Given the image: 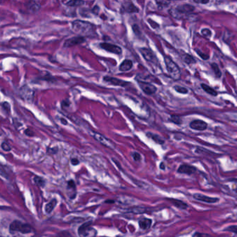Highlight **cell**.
<instances>
[{"mask_svg":"<svg viewBox=\"0 0 237 237\" xmlns=\"http://www.w3.org/2000/svg\"><path fill=\"white\" fill-rule=\"evenodd\" d=\"M152 224V220L149 219H141L139 221L140 227L142 230H148L151 227Z\"/></svg>","mask_w":237,"mask_h":237,"instance_id":"obj_20","label":"cell"},{"mask_svg":"<svg viewBox=\"0 0 237 237\" xmlns=\"http://www.w3.org/2000/svg\"><path fill=\"white\" fill-rule=\"evenodd\" d=\"M195 51H196V52L197 53L198 55V56H200V58H201V59H203V60H207V59L209 58V56L208 55H207V54L203 53L202 51H201L200 50H196Z\"/></svg>","mask_w":237,"mask_h":237,"instance_id":"obj_33","label":"cell"},{"mask_svg":"<svg viewBox=\"0 0 237 237\" xmlns=\"http://www.w3.org/2000/svg\"><path fill=\"white\" fill-rule=\"evenodd\" d=\"M34 181L35 182V184L37 185V186H40V187H44L45 185V181L42 178L38 176H35L34 178Z\"/></svg>","mask_w":237,"mask_h":237,"instance_id":"obj_27","label":"cell"},{"mask_svg":"<svg viewBox=\"0 0 237 237\" xmlns=\"http://www.w3.org/2000/svg\"><path fill=\"white\" fill-rule=\"evenodd\" d=\"M132 28V31L135 33V34L136 35L141 34V31L140 30V28H139V27L137 26V24H133Z\"/></svg>","mask_w":237,"mask_h":237,"instance_id":"obj_36","label":"cell"},{"mask_svg":"<svg viewBox=\"0 0 237 237\" xmlns=\"http://www.w3.org/2000/svg\"><path fill=\"white\" fill-rule=\"evenodd\" d=\"M70 101L69 100H65L62 102L61 103V106L62 108H65V107H69L70 105Z\"/></svg>","mask_w":237,"mask_h":237,"instance_id":"obj_39","label":"cell"},{"mask_svg":"<svg viewBox=\"0 0 237 237\" xmlns=\"http://www.w3.org/2000/svg\"><path fill=\"white\" fill-rule=\"evenodd\" d=\"M169 121L176 125H181L182 123V120L180 116L177 115H171Z\"/></svg>","mask_w":237,"mask_h":237,"instance_id":"obj_28","label":"cell"},{"mask_svg":"<svg viewBox=\"0 0 237 237\" xmlns=\"http://www.w3.org/2000/svg\"><path fill=\"white\" fill-rule=\"evenodd\" d=\"M61 123L64 125H67L68 124L67 121L65 118H61Z\"/></svg>","mask_w":237,"mask_h":237,"instance_id":"obj_46","label":"cell"},{"mask_svg":"<svg viewBox=\"0 0 237 237\" xmlns=\"http://www.w3.org/2000/svg\"><path fill=\"white\" fill-rule=\"evenodd\" d=\"M99 11H100V8L99 6H98V5H96V6H95L93 9H92V13H94V14H95V15L99 14Z\"/></svg>","mask_w":237,"mask_h":237,"instance_id":"obj_40","label":"cell"},{"mask_svg":"<svg viewBox=\"0 0 237 237\" xmlns=\"http://www.w3.org/2000/svg\"><path fill=\"white\" fill-rule=\"evenodd\" d=\"M137 82L139 86H140V88L141 89V91L146 95H151L155 94V92H157V89L156 86H154L153 84L148 82H145V81H138Z\"/></svg>","mask_w":237,"mask_h":237,"instance_id":"obj_8","label":"cell"},{"mask_svg":"<svg viewBox=\"0 0 237 237\" xmlns=\"http://www.w3.org/2000/svg\"><path fill=\"white\" fill-rule=\"evenodd\" d=\"M173 88L176 92H178L179 93H181V94H187L188 92H189V91H188V89L187 88H185V87H183V86H175L173 87Z\"/></svg>","mask_w":237,"mask_h":237,"instance_id":"obj_29","label":"cell"},{"mask_svg":"<svg viewBox=\"0 0 237 237\" xmlns=\"http://www.w3.org/2000/svg\"><path fill=\"white\" fill-rule=\"evenodd\" d=\"M225 230L227 231H231V232L237 234V225H231L230 227L226 228Z\"/></svg>","mask_w":237,"mask_h":237,"instance_id":"obj_34","label":"cell"},{"mask_svg":"<svg viewBox=\"0 0 237 237\" xmlns=\"http://www.w3.org/2000/svg\"><path fill=\"white\" fill-rule=\"evenodd\" d=\"M78 234L81 237H94L96 231L90 226V223H85L78 228Z\"/></svg>","mask_w":237,"mask_h":237,"instance_id":"obj_6","label":"cell"},{"mask_svg":"<svg viewBox=\"0 0 237 237\" xmlns=\"http://www.w3.org/2000/svg\"><path fill=\"white\" fill-rule=\"evenodd\" d=\"M164 63L169 77L173 80H179L181 77V71L176 63L168 56H164Z\"/></svg>","mask_w":237,"mask_h":237,"instance_id":"obj_2","label":"cell"},{"mask_svg":"<svg viewBox=\"0 0 237 237\" xmlns=\"http://www.w3.org/2000/svg\"><path fill=\"white\" fill-rule=\"evenodd\" d=\"M193 2L196 4H208L209 2V1H208V0H203V1H200V0H194Z\"/></svg>","mask_w":237,"mask_h":237,"instance_id":"obj_44","label":"cell"},{"mask_svg":"<svg viewBox=\"0 0 237 237\" xmlns=\"http://www.w3.org/2000/svg\"><path fill=\"white\" fill-rule=\"evenodd\" d=\"M195 10V7L190 4H182L179 5L176 8H174L170 10V14L173 18L176 19H182L185 16L189 15Z\"/></svg>","mask_w":237,"mask_h":237,"instance_id":"obj_3","label":"cell"},{"mask_svg":"<svg viewBox=\"0 0 237 237\" xmlns=\"http://www.w3.org/2000/svg\"><path fill=\"white\" fill-rule=\"evenodd\" d=\"M71 162H72V164L73 165H76L79 163V161L76 159V158H73L72 160H71Z\"/></svg>","mask_w":237,"mask_h":237,"instance_id":"obj_45","label":"cell"},{"mask_svg":"<svg viewBox=\"0 0 237 237\" xmlns=\"http://www.w3.org/2000/svg\"><path fill=\"white\" fill-rule=\"evenodd\" d=\"M192 237H213L210 234H206V233H200V232H196L193 234Z\"/></svg>","mask_w":237,"mask_h":237,"instance_id":"obj_35","label":"cell"},{"mask_svg":"<svg viewBox=\"0 0 237 237\" xmlns=\"http://www.w3.org/2000/svg\"><path fill=\"white\" fill-rule=\"evenodd\" d=\"M182 60H183V61L185 63H187L188 65L193 64V63H196L195 59L193 58L192 55H190V54H185L184 56H182Z\"/></svg>","mask_w":237,"mask_h":237,"instance_id":"obj_24","label":"cell"},{"mask_svg":"<svg viewBox=\"0 0 237 237\" xmlns=\"http://www.w3.org/2000/svg\"><path fill=\"white\" fill-rule=\"evenodd\" d=\"M20 96L26 101H32L34 99V92L29 86H24L20 90Z\"/></svg>","mask_w":237,"mask_h":237,"instance_id":"obj_13","label":"cell"},{"mask_svg":"<svg viewBox=\"0 0 237 237\" xmlns=\"http://www.w3.org/2000/svg\"><path fill=\"white\" fill-rule=\"evenodd\" d=\"M211 68L214 70V74L216 75V77L217 78H220L222 76V72L220 71V70L219 68V65H218L216 63H211Z\"/></svg>","mask_w":237,"mask_h":237,"instance_id":"obj_26","label":"cell"},{"mask_svg":"<svg viewBox=\"0 0 237 237\" xmlns=\"http://www.w3.org/2000/svg\"><path fill=\"white\" fill-rule=\"evenodd\" d=\"M85 3L83 1H78V0H73V1H67V2H63V4H65L66 6H72V7H76V6H80Z\"/></svg>","mask_w":237,"mask_h":237,"instance_id":"obj_23","label":"cell"},{"mask_svg":"<svg viewBox=\"0 0 237 237\" xmlns=\"http://www.w3.org/2000/svg\"><path fill=\"white\" fill-rule=\"evenodd\" d=\"M10 231H18L22 234H29L33 231L32 227L29 224H26L19 220H14L10 225Z\"/></svg>","mask_w":237,"mask_h":237,"instance_id":"obj_4","label":"cell"},{"mask_svg":"<svg viewBox=\"0 0 237 237\" xmlns=\"http://www.w3.org/2000/svg\"><path fill=\"white\" fill-rule=\"evenodd\" d=\"M85 40H86L85 37L84 36H78L72 37L65 40L63 46L64 47H67V48L72 47H73V46L82 44V43L85 42Z\"/></svg>","mask_w":237,"mask_h":237,"instance_id":"obj_11","label":"cell"},{"mask_svg":"<svg viewBox=\"0 0 237 237\" xmlns=\"http://www.w3.org/2000/svg\"><path fill=\"white\" fill-rule=\"evenodd\" d=\"M72 28L76 34L81 36H91L96 31V26L89 22L76 20L72 22Z\"/></svg>","mask_w":237,"mask_h":237,"instance_id":"obj_1","label":"cell"},{"mask_svg":"<svg viewBox=\"0 0 237 237\" xmlns=\"http://www.w3.org/2000/svg\"><path fill=\"white\" fill-rule=\"evenodd\" d=\"M193 198L196 199V200H199L201 202H207V203H216L217 202L219 201V199L218 198H211V197H209V196H207L203 194H200V193H196V194L193 195Z\"/></svg>","mask_w":237,"mask_h":237,"instance_id":"obj_15","label":"cell"},{"mask_svg":"<svg viewBox=\"0 0 237 237\" xmlns=\"http://www.w3.org/2000/svg\"><path fill=\"white\" fill-rule=\"evenodd\" d=\"M133 63L130 59H124L119 65V70L121 72H127L132 69Z\"/></svg>","mask_w":237,"mask_h":237,"instance_id":"obj_17","label":"cell"},{"mask_svg":"<svg viewBox=\"0 0 237 237\" xmlns=\"http://www.w3.org/2000/svg\"><path fill=\"white\" fill-rule=\"evenodd\" d=\"M140 52L142 55L143 58L146 60V61L152 63L154 64H157L158 59H157L156 56L154 54L153 51L151 50L147 47H141L139 49Z\"/></svg>","mask_w":237,"mask_h":237,"instance_id":"obj_5","label":"cell"},{"mask_svg":"<svg viewBox=\"0 0 237 237\" xmlns=\"http://www.w3.org/2000/svg\"><path fill=\"white\" fill-rule=\"evenodd\" d=\"M160 168H161L162 170H164V169L165 168V166H164V163H161V164H160Z\"/></svg>","mask_w":237,"mask_h":237,"instance_id":"obj_47","label":"cell"},{"mask_svg":"<svg viewBox=\"0 0 237 237\" xmlns=\"http://www.w3.org/2000/svg\"><path fill=\"white\" fill-rule=\"evenodd\" d=\"M147 21H148V22L150 24V26H151L152 29H156L159 28V27H160L159 24H157L156 22H155L154 20H151V19H148V20H147Z\"/></svg>","mask_w":237,"mask_h":237,"instance_id":"obj_30","label":"cell"},{"mask_svg":"<svg viewBox=\"0 0 237 237\" xmlns=\"http://www.w3.org/2000/svg\"><path fill=\"white\" fill-rule=\"evenodd\" d=\"M27 8L31 13H37L40 9V4L37 2H29L27 3Z\"/></svg>","mask_w":237,"mask_h":237,"instance_id":"obj_19","label":"cell"},{"mask_svg":"<svg viewBox=\"0 0 237 237\" xmlns=\"http://www.w3.org/2000/svg\"><path fill=\"white\" fill-rule=\"evenodd\" d=\"M189 127L193 129L198 131H204L207 129L208 127V125L206 122L202 121V120H194L192 122H191L189 124Z\"/></svg>","mask_w":237,"mask_h":237,"instance_id":"obj_14","label":"cell"},{"mask_svg":"<svg viewBox=\"0 0 237 237\" xmlns=\"http://www.w3.org/2000/svg\"><path fill=\"white\" fill-rule=\"evenodd\" d=\"M132 157L135 161H139L141 160V155L138 152H133L132 154Z\"/></svg>","mask_w":237,"mask_h":237,"instance_id":"obj_37","label":"cell"},{"mask_svg":"<svg viewBox=\"0 0 237 237\" xmlns=\"http://www.w3.org/2000/svg\"><path fill=\"white\" fill-rule=\"evenodd\" d=\"M24 133H25V134L26 136H28V137H33V136H34V132H33V131H31L30 129H27L26 130H25Z\"/></svg>","mask_w":237,"mask_h":237,"instance_id":"obj_41","label":"cell"},{"mask_svg":"<svg viewBox=\"0 0 237 237\" xmlns=\"http://www.w3.org/2000/svg\"><path fill=\"white\" fill-rule=\"evenodd\" d=\"M2 148L3 149L4 151H7V152L10 151V149H11V148H10L9 144L6 142H4L2 144Z\"/></svg>","mask_w":237,"mask_h":237,"instance_id":"obj_38","label":"cell"},{"mask_svg":"<svg viewBox=\"0 0 237 237\" xmlns=\"http://www.w3.org/2000/svg\"><path fill=\"white\" fill-rule=\"evenodd\" d=\"M155 2H156V4L158 5V6L162 7V8L168 6L171 3V2H168V1H156Z\"/></svg>","mask_w":237,"mask_h":237,"instance_id":"obj_31","label":"cell"},{"mask_svg":"<svg viewBox=\"0 0 237 237\" xmlns=\"http://www.w3.org/2000/svg\"><path fill=\"white\" fill-rule=\"evenodd\" d=\"M99 46L101 48L103 49V50L108 51V52L117 54V55L122 54V49L117 45L110 44V43H101Z\"/></svg>","mask_w":237,"mask_h":237,"instance_id":"obj_10","label":"cell"},{"mask_svg":"<svg viewBox=\"0 0 237 237\" xmlns=\"http://www.w3.org/2000/svg\"><path fill=\"white\" fill-rule=\"evenodd\" d=\"M146 135L147 137H148L149 138H151L153 141H155V143H157L158 144H160V145H162V144L164 143V138H162L160 135L156 134V133H152V132H146Z\"/></svg>","mask_w":237,"mask_h":237,"instance_id":"obj_18","label":"cell"},{"mask_svg":"<svg viewBox=\"0 0 237 237\" xmlns=\"http://www.w3.org/2000/svg\"><path fill=\"white\" fill-rule=\"evenodd\" d=\"M140 9L131 2H125L121 4L120 12L122 13H139Z\"/></svg>","mask_w":237,"mask_h":237,"instance_id":"obj_12","label":"cell"},{"mask_svg":"<svg viewBox=\"0 0 237 237\" xmlns=\"http://www.w3.org/2000/svg\"><path fill=\"white\" fill-rule=\"evenodd\" d=\"M56 204H57V201L56 199H53V200H51L45 206L46 213L50 214L51 212L53 210V209L55 208V206H56Z\"/></svg>","mask_w":237,"mask_h":237,"instance_id":"obj_22","label":"cell"},{"mask_svg":"<svg viewBox=\"0 0 237 237\" xmlns=\"http://www.w3.org/2000/svg\"><path fill=\"white\" fill-rule=\"evenodd\" d=\"M59 237H71V235L67 231H62L59 234Z\"/></svg>","mask_w":237,"mask_h":237,"instance_id":"obj_42","label":"cell"},{"mask_svg":"<svg viewBox=\"0 0 237 237\" xmlns=\"http://www.w3.org/2000/svg\"><path fill=\"white\" fill-rule=\"evenodd\" d=\"M3 107L5 110H6V111H8V112H9L10 110V105L8 102H4L3 104Z\"/></svg>","mask_w":237,"mask_h":237,"instance_id":"obj_43","label":"cell"},{"mask_svg":"<svg viewBox=\"0 0 237 237\" xmlns=\"http://www.w3.org/2000/svg\"><path fill=\"white\" fill-rule=\"evenodd\" d=\"M103 81L108 83V84L115 86H121V87H126L128 86L130 84L129 81L120 80V79H117L116 77H110V76H104L103 78Z\"/></svg>","mask_w":237,"mask_h":237,"instance_id":"obj_7","label":"cell"},{"mask_svg":"<svg viewBox=\"0 0 237 237\" xmlns=\"http://www.w3.org/2000/svg\"><path fill=\"white\" fill-rule=\"evenodd\" d=\"M93 137L95 138V140H97L98 142H99L101 144H102L103 145L107 147V148L110 149L115 148V145H114V144L113 141H111L109 138L105 137V136L99 133L94 132Z\"/></svg>","mask_w":237,"mask_h":237,"instance_id":"obj_9","label":"cell"},{"mask_svg":"<svg viewBox=\"0 0 237 237\" xmlns=\"http://www.w3.org/2000/svg\"><path fill=\"white\" fill-rule=\"evenodd\" d=\"M201 33H202L203 36L206 38H209L211 36V31L209 29H203L201 31Z\"/></svg>","mask_w":237,"mask_h":237,"instance_id":"obj_32","label":"cell"},{"mask_svg":"<svg viewBox=\"0 0 237 237\" xmlns=\"http://www.w3.org/2000/svg\"><path fill=\"white\" fill-rule=\"evenodd\" d=\"M201 87H202L203 91L206 92L207 93H208L209 95H211L212 96H214V97H216L218 95V92L215 91L214 88H212L211 87L207 85V84H201Z\"/></svg>","mask_w":237,"mask_h":237,"instance_id":"obj_21","label":"cell"},{"mask_svg":"<svg viewBox=\"0 0 237 237\" xmlns=\"http://www.w3.org/2000/svg\"><path fill=\"white\" fill-rule=\"evenodd\" d=\"M170 200L172 202V203L174 205L176 206L177 207H178L180 209H186L188 206L186 203H184L180 200Z\"/></svg>","mask_w":237,"mask_h":237,"instance_id":"obj_25","label":"cell"},{"mask_svg":"<svg viewBox=\"0 0 237 237\" xmlns=\"http://www.w3.org/2000/svg\"><path fill=\"white\" fill-rule=\"evenodd\" d=\"M196 171V168L195 167L187 164L181 165L178 170V172L179 173L187 174V175H192L193 173H194Z\"/></svg>","mask_w":237,"mask_h":237,"instance_id":"obj_16","label":"cell"}]
</instances>
